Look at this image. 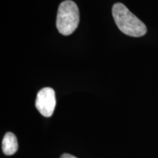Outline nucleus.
I'll return each instance as SVG.
<instances>
[{"label":"nucleus","instance_id":"2","mask_svg":"<svg viewBox=\"0 0 158 158\" xmlns=\"http://www.w3.org/2000/svg\"><path fill=\"white\" fill-rule=\"evenodd\" d=\"M79 20V10L74 2L66 0L59 5L56 27L60 34L67 36L73 33L78 27Z\"/></svg>","mask_w":158,"mask_h":158},{"label":"nucleus","instance_id":"5","mask_svg":"<svg viewBox=\"0 0 158 158\" xmlns=\"http://www.w3.org/2000/svg\"><path fill=\"white\" fill-rule=\"evenodd\" d=\"M60 158H78L75 156L70 155V154H63V155L61 156Z\"/></svg>","mask_w":158,"mask_h":158},{"label":"nucleus","instance_id":"1","mask_svg":"<svg viewBox=\"0 0 158 158\" xmlns=\"http://www.w3.org/2000/svg\"><path fill=\"white\" fill-rule=\"evenodd\" d=\"M112 14L118 29L124 34L139 37L147 33L146 25L122 3L114 4L112 8Z\"/></svg>","mask_w":158,"mask_h":158},{"label":"nucleus","instance_id":"4","mask_svg":"<svg viewBox=\"0 0 158 158\" xmlns=\"http://www.w3.org/2000/svg\"><path fill=\"white\" fill-rule=\"evenodd\" d=\"M19 145L16 136L13 133H7L2 140V151L6 155H13L16 152Z\"/></svg>","mask_w":158,"mask_h":158},{"label":"nucleus","instance_id":"3","mask_svg":"<svg viewBox=\"0 0 158 158\" xmlns=\"http://www.w3.org/2000/svg\"><path fill=\"white\" fill-rule=\"evenodd\" d=\"M56 96L52 88L45 87L37 93L35 106L43 116L50 117L56 107Z\"/></svg>","mask_w":158,"mask_h":158}]
</instances>
